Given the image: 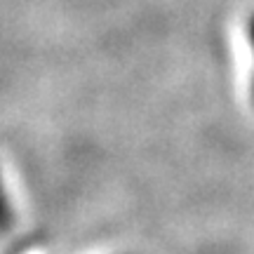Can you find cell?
<instances>
[{"mask_svg":"<svg viewBox=\"0 0 254 254\" xmlns=\"http://www.w3.org/2000/svg\"><path fill=\"white\" fill-rule=\"evenodd\" d=\"M247 36H250V47H252V55H254V12L250 14V21H247ZM250 94H252V104H254V66H252V82H250Z\"/></svg>","mask_w":254,"mask_h":254,"instance_id":"obj_1","label":"cell"}]
</instances>
